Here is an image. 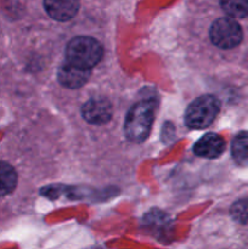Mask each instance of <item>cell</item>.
Listing matches in <instances>:
<instances>
[{
	"label": "cell",
	"instance_id": "1",
	"mask_svg": "<svg viewBox=\"0 0 248 249\" xmlns=\"http://www.w3.org/2000/svg\"><path fill=\"white\" fill-rule=\"evenodd\" d=\"M157 104L153 99L142 100L129 111L124 124V131L129 140L142 142L150 135Z\"/></svg>",
	"mask_w": 248,
	"mask_h": 249
},
{
	"label": "cell",
	"instance_id": "2",
	"mask_svg": "<svg viewBox=\"0 0 248 249\" xmlns=\"http://www.w3.org/2000/svg\"><path fill=\"white\" fill-rule=\"evenodd\" d=\"M104 49L101 44L90 36H75L68 43L66 49V57L68 62L82 68L96 66L101 61Z\"/></svg>",
	"mask_w": 248,
	"mask_h": 249
},
{
	"label": "cell",
	"instance_id": "3",
	"mask_svg": "<svg viewBox=\"0 0 248 249\" xmlns=\"http://www.w3.org/2000/svg\"><path fill=\"white\" fill-rule=\"evenodd\" d=\"M220 109V102L212 95L197 97L187 107L185 114L186 125L191 129H204L216 118Z\"/></svg>",
	"mask_w": 248,
	"mask_h": 249
},
{
	"label": "cell",
	"instance_id": "4",
	"mask_svg": "<svg viewBox=\"0 0 248 249\" xmlns=\"http://www.w3.org/2000/svg\"><path fill=\"white\" fill-rule=\"evenodd\" d=\"M209 36L218 48L232 49L241 43L243 33L241 26L232 17H221L212 24Z\"/></svg>",
	"mask_w": 248,
	"mask_h": 249
},
{
	"label": "cell",
	"instance_id": "5",
	"mask_svg": "<svg viewBox=\"0 0 248 249\" xmlns=\"http://www.w3.org/2000/svg\"><path fill=\"white\" fill-rule=\"evenodd\" d=\"M112 105L105 97H92L82 108L83 118L90 124L101 125L112 118Z\"/></svg>",
	"mask_w": 248,
	"mask_h": 249
},
{
	"label": "cell",
	"instance_id": "6",
	"mask_svg": "<svg viewBox=\"0 0 248 249\" xmlns=\"http://www.w3.org/2000/svg\"><path fill=\"white\" fill-rule=\"evenodd\" d=\"M90 70L66 62L58 68V82L70 89H78L89 80Z\"/></svg>",
	"mask_w": 248,
	"mask_h": 249
},
{
	"label": "cell",
	"instance_id": "7",
	"mask_svg": "<svg viewBox=\"0 0 248 249\" xmlns=\"http://www.w3.org/2000/svg\"><path fill=\"white\" fill-rule=\"evenodd\" d=\"M44 7L51 18L70 21L79 10V0H44Z\"/></svg>",
	"mask_w": 248,
	"mask_h": 249
},
{
	"label": "cell",
	"instance_id": "8",
	"mask_svg": "<svg viewBox=\"0 0 248 249\" xmlns=\"http://www.w3.org/2000/svg\"><path fill=\"white\" fill-rule=\"evenodd\" d=\"M224 150H225V141L215 133L206 134L194 146L195 155L204 158L219 157Z\"/></svg>",
	"mask_w": 248,
	"mask_h": 249
},
{
	"label": "cell",
	"instance_id": "9",
	"mask_svg": "<svg viewBox=\"0 0 248 249\" xmlns=\"http://www.w3.org/2000/svg\"><path fill=\"white\" fill-rule=\"evenodd\" d=\"M231 153L241 167H248V131L237 134L231 145Z\"/></svg>",
	"mask_w": 248,
	"mask_h": 249
},
{
	"label": "cell",
	"instance_id": "10",
	"mask_svg": "<svg viewBox=\"0 0 248 249\" xmlns=\"http://www.w3.org/2000/svg\"><path fill=\"white\" fill-rule=\"evenodd\" d=\"M17 185V174L14 168L5 162H0V196L11 194Z\"/></svg>",
	"mask_w": 248,
	"mask_h": 249
},
{
	"label": "cell",
	"instance_id": "11",
	"mask_svg": "<svg viewBox=\"0 0 248 249\" xmlns=\"http://www.w3.org/2000/svg\"><path fill=\"white\" fill-rule=\"evenodd\" d=\"M220 6L232 18H245L248 16V0H220Z\"/></svg>",
	"mask_w": 248,
	"mask_h": 249
},
{
	"label": "cell",
	"instance_id": "12",
	"mask_svg": "<svg viewBox=\"0 0 248 249\" xmlns=\"http://www.w3.org/2000/svg\"><path fill=\"white\" fill-rule=\"evenodd\" d=\"M230 214L235 221L240 224H248V199H241L232 204Z\"/></svg>",
	"mask_w": 248,
	"mask_h": 249
}]
</instances>
